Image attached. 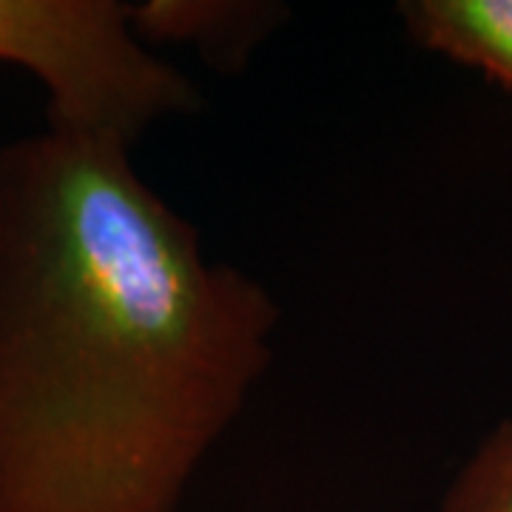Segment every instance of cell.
<instances>
[{
	"label": "cell",
	"instance_id": "obj_1",
	"mask_svg": "<svg viewBox=\"0 0 512 512\" xmlns=\"http://www.w3.org/2000/svg\"><path fill=\"white\" fill-rule=\"evenodd\" d=\"M279 305L131 163L0 148V512H180L274 362Z\"/></svg>",
	"mask_w": 512,
	"mask_h": 512
},
{
	"label": "cell",
	"instance_id": "obj_2",
	"mask_svg": "<svg viewBox=\"0 0 512 512\" xmlns=\"http://www.w3.org/2000/svg\"><path fill=\"white\" fill-rule=\"evenodd\" d=\"M0 63L49 94V126L134 148L200 106L194 83L134 32L120 0H0Z\"/></svg>",
	"mask_w": 512,
	"mask_h": 512
},
{
	"label": "cell",
	"instance_id": "obj_3",
	"mask_svg": "<svg viewBox=\"0 0 512 512\" xmlns=\"http://www.w3.org/2000/svg\"><path fill=\"white\" fill-rule=\"evenodd\" d=\"M288 9L265 0H140L134 32L157 46H188L220 69H237L274 35Z\"/></svg>",
	"mask_w": 512,
	"mask_h": 512
},
{
	"label": "cell",
	"instance_id": "obj_4",
	"mask_svg": "<svg viewBox=\"0 0 512 512\" xmlns=\"http://www.w3.org/2000/svg\"><path fill=\"white\" fill-rule=\"evenodd\" d=\"M399 18L421 49L476 69L512 94V0H407Z\"/></svg>",
	"mask_w": 512,
	"mask_h": 512
},
{
	"label": "cell",
	"instance_id": "obj_5",
	"mask_svg": "<svg viewBox=\"0 0 512 512\" xmlns=\"http://www.w3.org/2000/svg\"><path fill=\"white\" fill-rule=\"evenodd\" d=\"M441 512H512V419L498 421L458 467Z\"/></svg>",
	"mask_w": 512,
	"mask_h": 512
}]
</instances>
